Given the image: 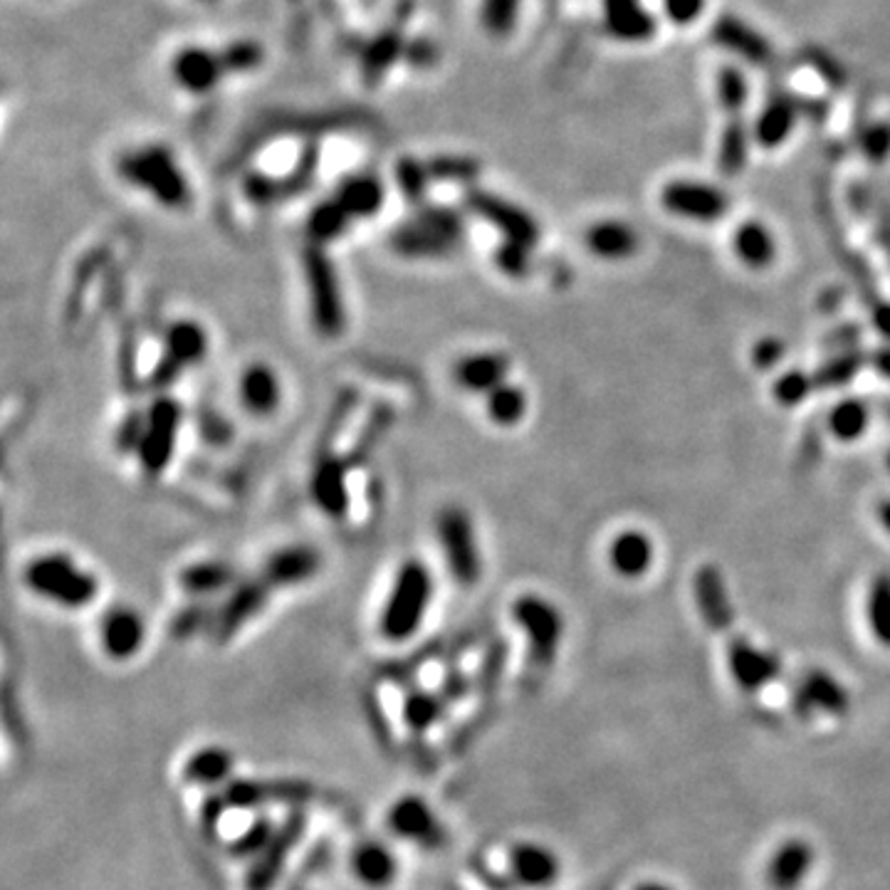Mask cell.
Wrapping results in <instances>:
<instances>
[{
    "mask_svg": "<svg viewBox=\"0 0 890 890\" xmlns=\"http://www.w3.org/2000/svg\"><path fill=\"white\" fill-rule=\"evenodd\" d=\"M510 369L512 361L502 351H475L455 361L453 381L475 396H488L492 389L505 384Z\"/></svg>",
    "mask_w": 890,
    "mask_h": 890,
    "instance_id": "ac0fdd59",
    "label": "cell"
},
{
    "mask_svg": "<svg viewBox=\"0 0 890 890\" xmlns=\"http://www.w3.org/2000/svg\"><path fill=\"white\" fill-rule=\"evenodd\" d=\"M866 624L878 646L890 648V574H878L866 592Z\"/></svg>",
    "mask_w": 890,
    "mask_h": 890,
    "instance_id": "74e56055",
    "label": "cell"
},
{
    "mask_svg": "<svg viewBox=\"0 0 890 890\" xmlns=\"http://www.w3.org/2000/svg\"><path fill=\"white\" fill-rule=\"evenodd\" d=\"M303 273L309 317L315 329L327 339H337L347 329V303L339 273L327 255V247L309 243L303 255Z\"/></svg>",
    "mask_w": 890,
    "mask_h": 890,
    "instance_id": "5b68a950",
    "label": "cell"
},
{
    "mask_svg": "<svg viewBox=\"0 0 890 890\" xmlns=\"http://www.w3.org/2000/svg\"><path fill=\"white\" fill-rule=\"evenodd\" d=\"M181 418V406L171 396H159L147 413H141L139 438L134 445V453H137L141 473L147 478H159L171 465Z\"/></svg>",
    "mask_w": 890,
    "mask_h": 890,
    "instance_id": "52a82bcc",
    "label": "cell"
},
{
    "mask_svg": "<svg viewBox=\"0 0 890 890\" xmlns=\"http://www.w3.org/2000/svg\"><path fill=\"white\" fill-rule=\"evenodd\" d=\"M179 584L189 596H215L235 584L233 566L225 562H193L179 574Z\"/></svg>",
    "mask_w": 890,
    "mask_h": 890,
    "instance_id": "e575fe53",
    "label": "cell"
},
{
    "mask_svg": "<svg viewBox=\"0 0 890 890\" xmlns=\"http://www.w3.org/2000/svg\"><path fill=\"white\" fill-rule=\"evenodd\" d=\"M468 205L473 213H478L485 223H490L495 231L502 235V241L520 243L527 247L540 245V223H537L530 213L520 205L502 199L498 193L490 191H470Z\"/></svg>",
    "mask_w": 890,
    "mask_h": 890,
    "instance_id": "8fae6325",
    "label": "cell"
},
{
    "mask_svg": "<svg viewBox=\"0 0 890 890\" xmlns=\"http://www.w3.org/2000/svg\"><path fill=\"white\" fill-rule=\"evenodd\" d=\"M237 396L253 418H271L283 403V381L267 361H253L237 379Z\"/></svg>",
    "mask_w": 890,
    "mask_h": 890,
    "instance_id": "ffe728a7",
    "label": "cell"
},
{
    "mask_svg": "<svg viewBox=\"0 0 890 890\" xmlns=\"http://www.w3.org/2000/svg\"><path fill=\"white\" fill-rule=\"evenodd\" d=\"M871 426V409L861 399H844L829 411L826 428L838 443H856Z\"/></svg>",
    "mask_w": 890,
    "mask_h": 890,
    "instance_id": "8d00e7d4",
    "label": "cell"
},
{
    "mask_svg": "<svg viewBox=\"0 0 890 890\" xmlns=\"http://www.w3.org/2000/svg\"><path fill=\"white\" fill-rule=\"evenodd\" d=\"M195 3H205V6H213V3H219V0H195Z\"/></svg>",
    "mask_w": 890,
    "mask_h": 890,
    "instance_id": "91938a15",
    "label": "cell"
},
{
    "mask_svg": "<svg viewBox=\"0 0 890 890\" xmlns=\"http://www.w3.org/2000/svg\"><path fill=\"white\" fill-rule=\"evenodd\" d=\"M586 251L604 263H626L638 253L640 237L636 227L624 221H598L586 227L584 233Z\"/></svg>",
    "mask_w": 890,
    "mask_h": 890,
    "instance_id": "d4e9b609",
    "label": "cell"
},
{
    "mask_svg": "<svg viewBox=\"0 0 890 890\" xmlns=\"http://www.w3.org/2000/svg\"><path fill=\"white\" fill-rule=\"evenodd\" d=\"M319 569H322V554L315 547L289 544L267 557L261 576L273 589H295L312 582Z\"/></svg>",
    "mask_w": 890,
    "mask_h": 890,
    "instance_id": "e0dca14e",
    "label": "cell"
},
{
    "mask_svg": "<svg viewBox=\"0 0 890 890\" xmlns=\"http://www.w3.org/2000/svg\"><path fill=\"white\" fill-rule=\"evenodd\" d=\"M799 119V109H796L794 97H772L764 109L757 114L752 127V139L760 144L762 149H780L782 144L792 137Z\"/></svg>",
    "mask_w": 890,
    "mask_h": 890,
    "instance_id": "4dcf8cb0",
    "label": "cell"
},
{
    "mask_svg": "<svg viewBox=\"0 0 890 890\" xmlns=\"http://www.w3.org/2000/svg\"><path fill=\"white\" fill-rule=\"evenodd\" d=\"M396 176H399V179H396V181H399V189L403 191V195H406V201L423 205V201H426L428 186H431V181H433L431 169L426 167V163H421V161L411 159V157L403 159V161L399 163Z\"/></svg>",
    "mask_w": 890,
    "mask_h": 890,
    "instance_id": "bcb514c9",
    "label": "cell"
},
{
    "mask_svg": "<svg viewBox=\"0 0 890 890\" xmlns=\"http://www.w3.org/2000/svg\"><path fill=\"white\" fill-rule=\"evenodd\" d=\"M784 341L777 337H767V339H760L757 345L752 349V364L757 369H772L777 367L780 361L784 359Z\"/></svg>",
    "mask_w": 890,
    "mask_h": 890,
    "instance_id": "db71d44e",
    "label": "cell"
},
{
    "mask_svg": "<svg viewBox=\"0 0 890 890\" xmlns=\"http://www.w3.org/2000/svg\"><path fill=\"white\" fill-rule=\"evenodd\" d=\"M351 873L369 888H389L399 873V861L384 844L367 841L351 854Z\"/></svg>",
    "mask_w": 890,
    "mask_h": 890,
    "instance_id": "d6a6232c",
    "label": "cell"
},
{
    "mask_svg": "<svg viewBox=\"0 0 890 890\" xmlns=\"http://www.w3.org/2000/svg\"><path fill=\"white\" fill-rule=\"evenodd\" d=\"M816 866V848L802 836L784 838L774 848L767 866H764V881L770 890H799Z\"/></svg>",
    "mask_w": 890,
    "mask_h": 890,
    "instance_id": "2e32d148",
    "label": "cell"
},
{
    "mask_svg": "<svg viewBox=\"0 0 890 890\" xmlns=\"http://www.w3.org/2000/svg\"><path fill=\"white\" fill-rule=\"evenodd\" d=\"M606 562L621 579H640L656 562V544L646 532L624 530L618 532L606 550Z\"/></svg>",
    "mask_w": 890,
    "mask_h": 890,
    "instance_id": "603a6c76",
    "label": "cell"
},
{
    "mask_svg": "<svg viewBox=\"0 0 890 890\" xmlns=\"http://www.w3.org/2000/svg\"><path fill=\"white\" fill-rule=\"evenodd\" d=\"M305 829V816L303 814H295L293 819H289L283 829L277 831V836L271 841V846L265 848V851L257 856V863L247 876V890H271L275 878L283 871V866L289 856V848L297 841L299 836H303Z\"/></svg>",
    "mask_w": 890,
    "mask_h": 890,
    "instance_id": "83f0119b",
    "label": "cell"
},
{
    "mask_svg": "<svg viewBox=\"0 0 890 890\" xmlns=\"http://www.w3.org/2000/svg\"><path fill=\"white\" fill-rule=\"evenodd\" d=\"M211 351L209 329L195 319H176L163 332V354L173 359L183 371L201 367Z\"/></svg>",
    "mask_w": 890,
    "mask_h": 890,
    "instance_id": "484cf974",
    "label": "cell"
},
{
    "mask_svg": "<svg viewBox=\"0 0 890 890\" xmlns=\"http://www.w3.org/2000/svg\"><path fill=\"white\" fill-rule=\"evenodd\" d=\"M706 10V0H664V13L672 25H692Z\"/></svg>",
    "mask_w": 890,
    "mask_h": 890,
    "instance_id": "f5cc1de1",
    "label": "cell"
},
{
    "mask_svg": "<svg viewBox=\"0 0 890 890\" xmlns=\"http://www.w3.org/2000/svg\"><path fill=\"white\" fill-rule=\"evenodd\" d=\"M750 144H752V129L744 127L740 117H732L720 139L718 161L722 173L734 176L744 169V163L750 159Z\"/></svg>",
    "mask_w": 890,
    "mask_h": 890,
    "instance_id": "ab89813d",
    "label": "cell"
},
{
    "mask_svg": "<svg viewBox=\"0 0 890 890\" xmlns=\"http://www.w3.org/2000/svg\"><path fill=\"white\" fill-rule=\"evenodd\" d=\"M335 199L351 221H367L384 209L386 186L374 173H357L337 186Z\"/></svg>",
    "mask_w": 890,
    "mask_h": 890,
    "instance_id": "f1b7e54d",
    "label": "cell"
},
{
    "mask_svg": "<svg viewBox=\"0 0 890 890\" xmlns=\"http://www.w3.org/2000/svg\"><path fill=\"white\" fill-rule=\"evenodd\" d=\"M888 465H890V458H888Z\"/></svg>",
    "mask_w": 890,
    "mask_h": 890,
    "instance_id": "94428289",
    "label": "cell"
},
{
    "mask_svg": "<svg viewBox=\"0 0 890 890\" xmlns=\"http://www.w3.org/2000/svg\"><path fill=\"white\" fill-rule=\"evenodd\" d=\"M389 829L396 836L406 838V841H416L423 846H436L438 838L443 836L436 814L418 796H403V799L391 806Z\"/></svg>",
    "mask_w": 890,
    "mask_h": 890,
    "instance_id": "cb8c5ba5",
    "label": "cell"
},
{
    "mask_svg": "<svg viewBox=\"0 0 890 890\" xmlns=\"http://www.w3.org/2000/svg\"><path fill=\"white\" fill-rule=\"evenodd\" d=\"M354 225L351 215L341 209L335 195H329L327 201L315 205L312 213L307 219V235L309 243L327 247L329 243L341 241L349 233V227Z\"/></svg>",
    "mask_w": 890,
    "mask_h": 890,
    "instance_id": "d590c367",
    "label": "cell"
},
{
    "mask_svg": "<svg viewBox=\"0 0 890 890\" xmlns=\"http://www.w3.org/2000/svg\"><path fill=\"white\" fill-rule=\"evenodd\" d=\"M233 754L223 748H203L186 762V780L199 786H215L231 777Z\"/></svg>",
    "mask_w": 890,
    "mask_h": 890,
    "instance_id": "f35d334b",
    "label": "cell"
},
{
    "mask_svg": "<svg viewBox=\"0 0 890 890\" xmlns=\"http://www.w3.org/2000/svg\"><path fill=\"white\" fill-rule=\"evenodd\" d=\"M433 596H436V582H433L431 566L418 557L403 559L393 574L386 602L381 606L379 634L391 644H406L421 631L431 612Z\"/></svg>",
    "mask_w": 890,
    "mask_h": 890,
    "instance_id": "7a4b0ae2",
    "label": "cell"
},
{
    "mask_svg": "<svg viewBox=\"0 0 890 890\" xmlns=\"http://www.w3.org/2000/svg\"><path fill=\"white\" fill-rule=\"evenodd\" d=\"M401 53H406V45H403L401 35L386 33L384 38H379L377 43H371L364 53V72L367 77H381L386 72V67L396 60Z\"/></svg>",
    "mask_w": 890,
    "mask_h": 890,
    "instance_id": "c3c4849f",
    "label": "cell"
},
{
    "mask_svg": "<svg viewBox=\"0 0 890 890\" xmlns=\"http://www.w3.org/2000/svg\"><path fill=\"white\" fill-rule=\"evenodd\" d=\"M117 173L124 183L147 193L167 211H186L193 203L189 176L167 144L153 141L127 149L117 159Z\"/></svg>",
    "mask_w": 890,
    "mask_h": 890,
    "instance_id": "6da1fadb",
    "label": "cell"
},
{
    "mask_svg": "<svg viewBox=\"0 0 890 890\" xmlns=\"http://www.w3.org/2000/svg\"><path fill=\"white\" fill-rule=\"evenodd\" d=\"M23 584L43 602L80 612L97 602L99 579L67 552H43L23 566Z\"/></svg>",
    "mask_w": 890,
    "mask_h": 890,
    "instance_id": "3957f363",
    "label": "cell"
},
{
    "mask_svg": "<svg viewBox=\"0 0 890 890\" xmlns=\"http://www.w3.org/2000/svg\"><path fill=\"white\" fill-rule=\"evenodd\" d=\"M171 80L189 95L203 97L227 77L219 50L203 45H186L171 57Z\"/></svg>",
    "mask_w": 890,
    "mask_h": 890,
    "instance_id": "5bb4252c",
    "label": "cell"
},
{
    "mask_svg": "<svg viewBox=\"0 0 890 890\" xmlns=\"http://www.w3.org/2000/svg\"><path fill=\"white\" fill-rule=\"evenodd\" d=\"M873 325H876L878 332H881L886 339H890V303H883V305L876 307Z\"/></svg>",
    "mask_w": 890,
    "mask_h": 890,
    "instance_id": "11a10c76",
    "label": "cell"
},
{
    "mask_svg": "<svg viewBox=\"0 0 890 890\" xmlns=\"http://www.w3.org/2000/svg\"><path fill=\"white\" fill-rule=\"evenodd\" d=\"M873 361H876V369L881 371V374H883L886 379H890V349L878 351Z\"/></svg>",
    "mask_w": 890,
    "mask_h": 890,
    "instance_id": "9f6ffc18",
    "label": "cell"
},
{
    "mask_svg": "<svg viewBox=\"0 0 890 890\" xmlns=\"http://www.w3.org/2000/svg\"><path fill=\"white\" fill-rule=\"evenodd\" d=\"M275 838L271 819H257L251 829H247L237 841L233 844L235 856H261Z\"/></svg>",
    "mask_w": 890,
    "mask_h": 890,
    "instance_id": "f907efd6",
    "label": "cell"
},
{
    "mask_svg": "<svg viewBox=\"0 0 890 890\" xmlns=\"http://www.w3.org/2000/svg\"><path fill=\"white\" fill-rule=\"evenodd\" d=\"M876 517H878V525H881L883 530L890 534V500H883L881 505H878Z\"/></svg>",
    "mask_w": 890,
    "mask_h": 890,
    "instance_id": "6f0895ef",
    "label": "cell"
},
{
    "mask_svg": "<svg viewBox=\"0 0 890 890\" xmlns=\"http://www.w3.org/2000/svg\"><path fill=\"white\" fill-rule=\"evenodd\" d=\"M436 532L443 562L460 586H475L483 579V550L470 512L460 505H445L436 515Z\"/></svg>",
    "mask_w": 890,
    "mask_h": 890,
    "instance_id": "8992f818",
    "label": "cell"
},
{
    "mask_svg": "<svg viewBox=\"0 0 890 890\" xmlns=\"http://www.w3.org/2000/svg\"><path fill=\"white\" fill-rule=\"evenodd\" d=\"M732 251L750 271H767L777 261V237L762 221H744L732 235Z\"/></svg>",
    "mask_w": 890,
    "mask_h": 890,
    "instance_id": "1f68e13d",
    "label": "cell"
},
{
    "mask_svg": "<svg viewBox=\"0 0 890 890\" xmlns=\"http://www.w3.org/2000/svg\"><path fill=\"white\" fill-rule=\"evenodd\" d=\"M748 80H744L742 72L738 67H722L718 72V97L722 109L730 114V117H740V112L748 105Z\"/></svg>",
    "mask_w": 890,
    "mask_h": 890,
    "instance_id": "f6af8a7d",
    "label": "cell"
},
{
    "mask_svg": "<svg viewBox=\"0 0 890 890\" xmlns=\"http://www.w3.org/2000/svg\"><path fill=\"white\" fill-rule=\"evenodd\" d=\"M604 28L618 43L640 45L656 35V18L644 0H604Z\"/></svg>",
    "mask_w": 890,
    "mask_h": 890,
    "instance_id": "44dd1931",
    "label": "cell"
},
{
    "mask_svg": "<svg viewBox=\"0 0 890 890\" xmlns=\"http://www.w3.org/2000/svg\"><path fill=\"white\" fill-rule=\"evenodd\" d=\"M221 60H223V67L227 75H245V72H253L263 65L265 60V50L263 45L257 43V40H233V43L223 45L221 50Z\"/></svg>",
    "mask_w": 890,
    "mask_h": 890,
    "instance_id": "7bdbcfd3",
    "label": "cell"
},
{
    "mask_svg": "<svg viewBox=\"0 0 890 890\" xmlns=\"http://www.w3.org/2000/svg\"><path fill=\"white\" fill-rule=\"evenodd\" d=\"M522 13V0H483L480 23L492 38H507L517 28Z\"/></svg>",
    "mask_w": 890,
    "mask_h": 890,
    "instance_id": "b9f144b4",
    "label": "cell"
},
{
    "mask_svg": "<svg viewBox=\"0 0 890 890\" xmlns=\"http://www.w3.org/2000/svg\"><path fill=\"white\" fill-rule=\"evenodd\" d=\"M99 644L107 658L127 664L147 644V621L131 606H114L99 621Z\"/></svg>",
    "mask_w": 890,
    "mask_h": 890,
    "instance_id": "9a60e30c",
    "label": "cell"
},
{
    "mask_svg": "<svg viewBox=\"0 0 890 890\" xmlns=\"http://www.w3.org/2000/svg\"><path fill=\"white\" fill-rule=\"evenodd\" d=\"M530 251L532 247L520 245V243H510V241H502V245L498 247V253H495V265H498V271L510 275V277H525L530 273Z\"/></svg>",
    "mask_w": 890,
    "mask_h": 890,
    "instance_id": "681fc988",
    "label": "cell"
},
{
    "mask_svg": "<svg viewBox=\"0 0 890 890\" xmlns=\"http://www.w3.org/2000/svg\"><path fill=\"white\" fill-rule=\"evenodd\" d=\"M465 221L445 205H418L413 219L393 233V251L411 261H441L463 243Z\"/></svg>",
    "mask_w": 890,
    "mask_h": 890,
    "instance_id": "277c9868",
    "label": "cell"
},
{
    "mask_svg": "<svg viewBox=\"0 0 890 890\" xmlns=\"http://www.w3.org/2000/svg\"><path fill=\"white\" fill-rule=\"evenodd\" d=\"M712 38H716V43L728 50V53L742 57L744 62H752V65H767L772 57L767 38L760 35L757 30L744 23L742 18L722 15L716 28H712Z\"/></svg>",
    "mask_w": 890,
    "mask_h": 890,
    "instance_id": "4316f807",
    "label": "cell"
},
{
    "mask_svg": "<svg viewBox=\"0 0 890 890\" xmlns=\"http://www.w3.org/2000/svg\"><path fill=\"white\" fill-rule=\"evenodd\" d=\"M485 401V416L498 428H515L525 421L527 411H530V399L520 384L505 381L498 389H492Z\"/></svg>",
    "mask_w": 890,
    "mask_h": 890,
    "instance_id": "836d02e7",
    "label": "cell"
},
{
    "mask_svg": "<svg viewBox=\"0 0 890 890\" xmlns=\"http://www.w3.org/2000/svg\"><path fill=\"white\" fill-rule=\"evenodd\" d=\"M273 592L275 589L267 584L261 574L235 584L231 596H227L225 604L221 606L219 616H215L213 638L219 640V644H225L227 638H233L245 624H251L255 616H261L267 602H271Z\"/></svg>",
    "mask_w": 890,
    "mask_h": 890,
    "instance_id": "4fadbf2b",
    "label": "cell"
},
{
    "mask_svg": "<svg viewBox=\"0 0 890 890\" xmlns=\"http://www.w3.org/2000/svg\"><path fill=\"white\" fill-rule=\"evenodd\" d=\"M512 621L522 628L532 664L537 668H550L566 631L559 606L540 594H522L512 604Z\"/></svg>",
    "mask_w": 890,
    "mask_h": 890,
    "instance_id": "ba28073f",
    "label": "cell"
},
{
    "mask_svg": "<svg viewBox=\"0 0 890 890\" xmlns=\"http://www.w3.org/2000/svg\"><path fill=\"white\" fill-rule=\"evenodd\" d=\"M861 151L868 161L883 163L890 157V127L888 124H873L861 137Z\"/></svg>",
    "mask_w": 890,
    "mask_h": 890,
    "instance_id": "816d5d0a",
    "label": "cell"
},
{
    "mask_svg": "<svg viewBox=\"0 0 890 890\" xmlns=\"http://www.w3.org/2000/svg\"><path fill=\"white\" fill-rule=\"evenodd\" d=\"M309 492H312L315 505L322 510L329 520H341L349 512V490H347V470L337 458L322 460L309 480Z\"/></svg>",
    "mask_w": 890,
    "mask_h": 890,
    "instance_id": "f546056e",
    "label": "cell"
},
{
    "mask_svg": "<svg viewBox=\"0 0 890 890\" xmlns=\"http://www.w3.org/2000/svg\"><path fill=\"white\" fill-rule=\"evenodd\" d=\"M510 873L522 888L544 890L559 881L562 861L550 846L520 841L510 848Z\"/></svg>",
    "mask_w": 890,
    "mask_h": 890,
    "instance_id": "d6986e66",
    "label": "cell"
},
{
    "mask_svg": "<svg viewBox=\"0 0 890 890\" xmlns=\"http://www.w3.org/2000/svg\"><path fill=\"white\" fill-rule=\"evenodd\" d=\"M816 389L814 374H806L802 369L784 371V374L772 384V396L784 409H796L812 396V391Z\"/></svg>",
    "mask_w": 890,
    "mask_h": 890,
    "instance_id": "ee69618b",
    "label": "cell"
},
{
    "mask_svg": "<svg viewBox=\"0 0 890 890\" xmlns=\"http://www.w3.org/2000/svg\"><path fill=\"white\" fill-rule=\"evenodd\" d=\"M443 692H411L406 706H403V718H406L409 728L418 734L431 730L443 716Z\"/></svg>",
    "mask_w": 890,
    "mask_h": 890,
    "instance_id": "60d3db41",
    "label": "cell"
},
{
    "mask_svg": "<svg viewBox=\"0 0 890 890\" xmlns=\"http://www.w3.org/2000/svg\"><path fill=\"white\" fill-rule=\"evenodd\" d=\"M692 589H696V604L702 621L712 631H728L734 624V606L720 569L716 564L700 566Z\"/></svg>",
    "mask_w": 890,
    "mask_h": 890,
    "instance_id": "7402d4cb",
    "label": "cell"
},
{
    "mask_svg": "<svg viewBox=\"0 0 890 890\" xmlns=\"http://www.w3.org/2000/svg\"><path fill=\"white\" fill-rule=\"evenodd\" d=\"M792 708L799 718H844L851 710V692L834 672L812 668L796 682Z\"/></svg>",
    "mask_w": 890,
    "mask_h": 890,
    "instance_id": "30bf717a",
    "label": "cell"
},
{
    "mask_svg": "<svg viewBox=\"0 0 890 890\" xmlns=\"http://www.w3.org/2000/svg\"><path fill=\"white\" fill-rule=\"evenodd\" d=\"M863 367L861 354H841L826 361V364L816 371V389H838L854 381L858 369Z\"/></svg>",
    "mask_w": 890,
    "mask_h": 890,
    "instance_id": "7dc6e473",
    "label": "cell"
},
{
    "mask_svg": "<svg viewBox=\"0 0 890 890\" xmlns=\"http://www.w3.org/2000/svg\"><path fill=\"white\" fill-rule=\"evenodd\" d=\"M634 890H676V888L664 883V881H640Z\"/></svg>",
    "mask_w": 890,
    "mask_h": 890,
    "instance_id": "680465c9",
    "label": "cell"
},
{
    "mask_svg": "<svg viewBox=\"0 0 890 890\" xmlns=\"http://www.w3.org/2000/svg\"><path fill=\"white\" fill-rule=\"evenodd\" d=\"M660 205L676 219L690 223H718L730 211V195L716 183L678 179L664 186Z\"/></svg>",
    "mask_w": 890,
    "mask_h": 890,
    "instance_id": "9c48e42d",
    "label": "cell"
},
{
    "mask_svg": "<svg viewBox=\"0 0 890 890\" xmlns=\"http://www.w3.org/2000/svg\"><path fill=\"white\" fill-rule=\"evenodd\" d=\"M728 670L740 690L760 692L780 680L782 658L748 638H732L728 644Z\"/></svg>",
    "mask_w": 890,
    "mask_h": 890,
    "instance_id": "7c38bea8",
    "label": "cell"
}]
</instances>
